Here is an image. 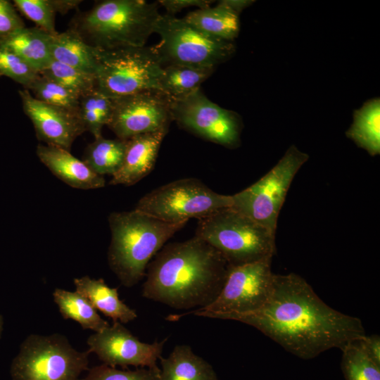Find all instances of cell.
<instances>
[{
  "mask_svg": "<svg viewBox=\"0 0 380 380\" xmlns=\"http://www.w3.org/2000/svg\"><path fill=\"white\" fill-rule=\"evenodd\" d=\"M185 315L236 320L256 328L297 357L309 360L365 336L359 318L329 306L300 276L274 274L270 296L259 310L213 313L194 310Z\"/></svg>",
  "mask_w": 380,
  "mask_h": 380,
  "instance_id": "cell-1",
  "label": "cell"
},
{
  "mask_svg": "<svg viewBox=\"0 0 380 380\" xmlns=\"http://www.w3.org/2000/svg\"><path fill=\"white\" fill-rule=\"evenodd\" d=\"M231 265L209 243L194 235L167 243L146 268L142 296L175 309H198L220 294Z\"/></svg>",
  "mask_w": 380,
  "mask_h": 380,
  "instance_id": "cell-2",
  "label": "cell"
},
{
  "mask_svg": "<svg viewBox=\"0 0 380 380\" xmlns=\"http://www.w3.org/2000/svg\"><path fill=\"white\" fill-rule=\"evenodd\" d=\"M188 221L167 222L137 210L112 213L108 261L125 287L139 283L150 260Z\"/></svg>",
  "mask_w": 380,
  "mask_h": 380,
  "instance_id": "cell-3",
  "label": "cell"
},
{
  "mask_svg": "<svg viewBox=\"0 0 380 380\" xmlns=\"http://www.w3.org/2000/svg\"><path fill=\"white\" fill-rule=\"evenodd\" d=\"M157 2L104 0L79 15L71 26L90 46L99 49L144 46L160 16Z\"/></svg>",
  "mask_w": 380,
  "mask_h": 380,
  "instance_id": "cell-4",
  "label": "cell"
},
{
  "mask_svg": "<svg viewBox=\"0 0 380 380\" xmlns=\"http://www.w3.org/2000/svg\"><path fill=\"white\" fill-rule=\"evenodd\" d=\"M195 236L232 267L272 259L276 253L275 234L232 207L198 219Z\"/></svg>",
  "mask_w": 380,
  "mask_h": 380,
  "instance_id": "cell-5",
  "label": "cell"
},
{
  "mask_svg": "<svg viewBox=\"0 0 380 380\" xmlns=\"http://www.w3.org/2000/svg\"><path fill=\"white\" fill-rule=\"evenodd\" d=\"M96 89L108 97L160 91L164 66L154 46L96 49Z\"/></svg>",
  "mask_w": 380,
  "mask_h": 380,
  "instance_id": "cell-6",
  "label": "cell"
},
{
  "mask_svg": "<svg viewBox=\"0 0 380 380\" xmlns=\"http://www.w3.org/2000/svg\"><path fill=\"white\" fill-rule=\"evenodd\" d=\"M89 354L76 350L62 334H30L12 361L11 376L13 380H80L89 369Z\"/></svg>",
  "mask_w": 380,
  "mask_h": 380,
  "instance_id": "cell-7",
  "label": "cell"
},
{
  "mask_svg": "<svg viewBox=\"0 0 380 380\" xmlns=\"http://www.w3.org/2000/svg\"><path fill=\"white\" fill-rule=\"evenodd\" d=\"M160 38L154 46L163 65L212 68L228 59L234 51L232 42L208 35L184 18L160 14L154 27Z\"/></svg>",
  "mask_w": 380,
  "mask_h": 380,
  "instance_id": "cell-8",
  "label": "cell"
},
{
  "mask_svg": "<svg viewBox=\"0 0 380 380\" xmlns=\"http://www.w3.org/2000/svg\"><path fill=\"white\" fill-rule=\"evenodd\" d=\"M308 154L291 145L258 182L232 195V208L276 234L277 219L291 184Z\"/></svg>",
  "mask_w": 380,
  "mask_h": 380,
  "instance_id": "cell-9",
  "label": "cell"
},
{
  "mask_svg": "<svg viewBox=\"0 0 380 380\" xmlns=\"http://www.w3.org/2000/svg\"><path fill=\"white\" fill-rule=\"evenodd\" d=\"M232 195L213 191L194 178L178 179L161 186L139 199L135 210L167 222L200 219L231 207Z\"/></svg>",
  "mask_w": 380,
  "mask_h": 380,
  "instance_id": "cell-10",
  "label": "cell"
},
{
  "mask_svg": "<svg viewBox=\"0 0 380 380\" xmlns=\"http://www.w3.org/2000/svg\"><path fill=\"white\" fill-rule=\"evenodd\" d=\"M171 111L172 120L196 136L231 148L240 144L242 125L239 115L212 102L200 89L172 101Z\"/></svg>",
  "mask_w": 380,
  "mask_h": 380,
  "instance_id": "cell-11",
  "label": "cell"
},
{
  "mask_svg": "<svg viewBox=\"0 0 380 380\" xmlns=\"http://www.w3.org/2000/svg\"><path fill=\"white\" fill-rule=\"evenodd\" d=\"M272 259L231 267L224 284L209 305L197 309L213 313H245L261 308L273 286Z\"/></svg>",
  "mask_w": 380,
  "mask_h": 380,
  "instance_id": "cell-12",
  "label": "cell"
},
{
  "mask_svg": "<svg viewBox=\"0 0 380 380\" xmlns=\"http://www.w3.org/2000/svg\"><path fill=\"white\" fill-rule=\"evenodd\" d=\"M113 110L107 125L118 139L168 130L172 101L162 91L151 90L113 98Z\"/></svg>",
  "mask_w": 380,
  "mask_h": 380,
  "instance_id": "cell-13",
  "label": "cell"
},
{
  "mask_svg": "<svg viewBox=\"0 0 380 380\" xmlns=\"http://www.w3.org/2000/svg\"><path fill=\"white\" fill-rule=\"evenodd\" d=\"M167 338L152 343L141 341L120 322L99 332H94L87 341L89 352L95 353L103 364L115 367L121 366L159 368L157 360L161 357Z\"/></svg>",
  "mask_w": 380,
  "mask_h": 380,
  "instance_id": "cell-14",
  "label": "cell"
},
{
  "mask_svg": "<svg viewBox=\"0 0 380 380\" xmlns=\"http://www.w3.org/2000/svg\"><path fill=\"white\" fill-rule=\"evenodd\" d=\"M19 95L39 140L70 151L76 138L86 132L77 115L35 99L28 89L20 90Z\"/></svg>",
  "mask_w": 380,
  "mask_h": 380,
  "instance_id": "cell-15",
  "label": "cell"
},
{
  "mask_svg": "<svg viewBox=\"0 0 380 380\" xmlns=\"http://www.w3.org/2000/svg\"><path fill=\"white\" fill-rule=\"evenodd\" d=\"M168 130H160L134 136L126 142L124 160L109 184L131 186L153 170L161 143Z\"/></svg>",
  "mask_w": 380,
  "mask_h": 380,
  "instance_id": "cell-16",
  "label": "cell"
},
{
  "mask_svg": "<svg viewBox=\"0 0 380 380\" xmlns=\"http://www.w3.org/2000/svg\"><path fill=\"white\" fill-rule=\"evenodd\" d=\"M37 155L53 175L70 186L95 189L106 185L103 176L94 172L68 150L52 145L39 144Z\"/></svg>",
  "mask_w": 380,
  "mask_h": 380,
  "instance_id": "cell-17",
  "label": "cell"
},
{
  "mask_svg": "<svg viewBox=\"0 0 380 380\" xmlns=\"http://www.w3.org/2000/svg\"><path fill=\"white\" fill-rule=\"evenodd\" d=\"M75 291L87 298L93 307L105 316L125 324L137 317L136 311L119 298L118 288H111L103 279L89 276L74 279Z\"/></svg>",
  "mask_w": 380,
  "mask_h": 380,
  "instance_id": "cell-18",
  "label": "cell"
},
{
  "mask_svg": "<svg viewBox=\"0 0 380 380\" xmlns=\"http://www.w3.org/2000/svg\"><path fill=\"white\" fill-rule=\"evenodd\" d=\"M53 37L37 26L25 27L1 41L0 46L13 52L40 73L53 61Z\"/></svg>",
  "mask_w": 380,
  "mask_h": 380,
  "instance_id": "cell-19",
  "label": "cell"
},
{
  "mask_svg": "<svg viewBox=\"0 0 380 380\" xmlns=\"http://www.w3.org/2000/svg\"><path fill=\"white\" fill-rule=\"evenodd\" d=\"M159 360L160 380H217L213 366L188 345H177L167 357Z\"/></svg>",
  "mask_w": 380,
  "mask_h": 380,
  "instance_id": "cell-20",
  "label": "cell"
},
{
  "mask_svg": "<svg viewBox=\"0 0 380 380\" xmlns=\"http://www.w3.org/2000/svg\"><path fill=\"white\" fill-rule=\"evenodd\" d=\"M51 56L54 61L95 75L96 49L88 44L77 31L70 27L53 35Z\"/></svg>",
  "mask_w": 380,
  "mask_h": 380,
  "instance_id": "cell-21",
  "label": "cell"
},
{
  "mask_svg": "<svg viewBox=\"0 0 380 380\" xmlns=\"http://www.w3.org/2000/svg\"><path fill=\"white\" fill-rule=\"evenodd\" d=\"M239 13L219 1L215 6L198 8L189 13L184 19L208 35L232 42L239 32Z\"/></svg>",
  "mask_w": 380,
  "mask_h": 380,
  "instance_id": "cell-22",
  "label": "cell"
},
{
  "mask_svg": "<svg viewBox=\"0 0 380 380\" xmlns=\"http://www.w3.org/2000/svg\"><path fill=\"white\" fill-rule=\"evenodd\" d=\"M346 136L374 156L380 153V100L374 99L354 111L353 122Z\"/></svg>",
  "mask_w": 380,
  "mask_h": 380,
  "instance_id": "cell-23",
  "label": "cell"
},
{
  "mask_svg": "<svg viewBox=\"0 0 380 380\" xmlns=\"http://www.w3.org/2000/svg\"><path fill=\"white\" fill-rule=\"evenodd\" d=\"M214 68L182 65H167L163 68L160 91L171 101H178L199 89L201 84L213 73Z\"/></svg>",
  "mask_w": 380,
  "mask_h": 380,
  "instance_id": "cell-24",
  "label": "cell"
},
{
  "mask_svg": "<svg viewBox=\"0 0 380 380\" xmlns=\"http://www.w3.org/2000/svg\"><path fill=\"white\" fill-rule=\"evenodd\" d=\"M53 298L62 317L77 322L84 329L99 332L110 325L90 302L77 291L57 288L53 292Z\"/></svg>",
  "mask_w": 380,
  "mask_h": 380,
  "instance_id": "cell-25",
  "label": "cell"
},
{
  "mask_svg": "<svg viewBox=\"0 0 380 380\" xmlns=\"http://www.w3.org/2000/svg\"><path fill=\"white\" fill-rule=\"evenodd\" d=\"M127 140L95 139L86 148L83 162L95 173L113 175L121 167Z\"/></svg>",
  "mask_w": 380,
  "mask_h": 380,
  "instance_id": "cell-26",
  "label": "cell"
},
{
  "mask_svg": "<svg viewBox=\"0 0 380 380\" xmlns=\"http://www.w3.org/2000/svg\"><path fill=\"white\" fill-rule=\"evenodd\" d=\"M113 110V99L96 89L80 98L79 118L85 130L97 139L102 137V128L108 125Z\"/></svg>",
  "mask_w": 380,
  "mask_h": 380,
  "instance_id": "cell-27",
  "label": "cell"
},
{
  "mask_svg": "<svg viewBox=\"0 0 380 380\" xmlns=\"http://www.w3.org/2000/svg\"><path fill=\"white\" fill-rule=\"evenodd\" d=\"M360 338L351 341L341 350L344 377L346 380H380V365L367 353Z\"/></svg>",
  "mask_w": 380,
  "mask_h": 380,
  "instance_id": "cell-28",
  "label": "cell"
},
{
  "mask_svg": "<svg viewBox=\"0 0 380 380\" xmlns=\"http://www.w3.org/2000/svg\"><path fill=\"white\" fill-rule=\"evenodd\" d=\"M27 89L35 99L79 116L81 97L40 73Z\"/></svg>",
  "mask_w": 380,
  "mask_h": 380,
  "instance_id": "cell-29",
  "label": "cell"
},
{
  "mask_svg": "<svg viewBox=\"0 0 380 380\" xmlns=\"http://www.w3.org/2000/svg\"><path fill=\"white\" fill-rule=\"evenodd\" d=\"M44 75L82 97L96 89V76L53 60Z\"/></svg>",
  "mask_w": 380,
  "mask_h": 380,
  "instance_id": "cell-30",
  "label": "cell"
},
{
  "mask_svg": "<svg viewBox=\"0 0 380 380\" xmlns=\"http://www.w3.org/2000/svg\"><path fill=\"white\" fill-rule=\"evenodd\" d=\"M4 75L27 89L39 72L13 52L0 46V76Z\"/></svg>",
  "mask_w": 380,
  "mask_h": 380,
  "instance_id": "cell-31",
  "label": "cell"
},
{
  "mask_svg": "<svg viewBox=\"0 0 380 380\" xmlns=\"http://www.w3.org/2000/svg\"><path fill=\"white\" fill-rule=\"evenodd\" d=\"M15 6L37 27L55 35V15L57 13L52 0H14Z\"/></svg>",
  "mask_w": 380,
  "mask_h": 380,
  "instance_id": "cell-32",
  "label": "cell"
},
{
  "mask_svg": "<svg viewBox=\"0 0 380 380\" xmlns=\"http://www.w3.org/2000/svg\"><path fill=\"white\" fill-rule=\"evenodd\" d=\"M80 380H160V369L141 367L136 370H121L106 365L89 368Z\"/></svg>",
  "mask_w": 380,
  "mask_h": 380,
  "instance_id": "cell-33",
  "label": "cell"
},
{
  "mask_svg": "<svg viewBox=\"0 0 380 380\" xmlns=\"http://www.w3.org/2000/svg\"><path fill=\"white\" fill-rule=\"evenodd\" d=\"M25 27L10 1L0 0V42Z\"/></svg>",
  "mask_w": 380,
  "mask_h": 380,
  "instance_id": "cell-34",
  "label": "cell"
},
{
  "mask_svg": "<svg viewBox=\"0 0 380 380\" xmlns=\"http://www.w3.org/2000/svg\"><path fill=\"white\" fill-rule=\"evenodd\" d=\"M158 3L163 6L167 11V13L175 14L184 8L195 6L203 8L210 6L212 1L208 0H160Z\"/></svg>",
  "mask_w": 380,
  "mask_h": 380,
  "instance_id": "cell-35",
  "label": "cell"
},
{
  "mask_svg": "<svg viewBox=\"0 0 380 380\" xmlns=\"http://www.w3.org/2000/svg\"><path fill=\"white\" fill-rule=\"evenodd\" d=\"M361 343L370 357L380 365V337L379 335L364 336Z\"/></svg>",
  "mask_w": 380,
  "mask_h": 380,
  "instance_id": "cell-36",
  "label": "cell"
},
{
  "mask_svg": "<svg viewBox=\"0 0 380 380\" xmlns=\"http://www.w3.org/2000/svg\"><path fill=\"white\" fill-rule=\"evenodd\" d=\"M82 1L80 0H52L53 5L56 11L62 14L76 8Z\"/></svg>",
  "mask_w": 380,
  "mask_h": 380,
  "instance_id": "cell-37",
  "label": "cell"
},
{
  "mask_svg": "<svg viewBox=\"0 0 380 380\" xmlns=\"http://www.w3.org/2000/svg\"><path fill=\"white\" fill-rule=\"evenodd\" d=\"M222 2L239 14L243 8L253 3L252 1L246 0H222Z\"/></svg>",
  "mask_w": 380,
  "mask_h": 380,
  "instance_id": "cell-38",
  "label": "cell"
},
{
  "mask_svg": "<svg viewBox=\"0 0 380 380\" xmlns=\"http://www.w3.org/2000/svg\"><path fill=\"white\" fill-rule=\"evenodd\" d=\"M3 331V318L0 314V337Z\"/></svg>",
  "mask_w": 380,
  "mask_h": 380,
  "instance_id": "cell-39",
  "label": "cell"
}]
</instances>
